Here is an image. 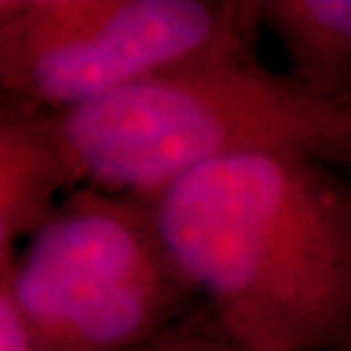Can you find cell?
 Listing matches in <instances>:
<instances>
[{"mask_svg":"<svg viewBox=\"0 0 351 351\" xmlns=\"http://www.w3.org/2000/svg\"><path fill=\"white\" fill-rule=\"evenodd\" d=\"M158 237L217 335L240 351L351 340V182L280 156L223 160L153 199Z\"/></svg>","mask_w":351,"mask_h":351,"instance_id":"1","label":"cell"},{"mask_svg":"<svg viewBox=\"0 0 351 351\" xmlns=\"http://www.w3.org/2000/svg\"><path fill=\"white\" fill-rule=\"evenodd\" d=\"M51 119L75 189L149 201L182 176L249 156L351 173V101L274 73L251 51L194 62Z\"/></svg>","mask_w":351,"mask_h":351,"instance_id":"2","label":"cell"},{"mask_svg":"<svg viewBox=\"0 0 351 351\" xmlns=\"http://www.w3.org/2000/svg\"><path fill=\"white\" fill-rule=\"evenodd\" d=\"M41 351H137L173 333L192 297L169 263L149 203L78 187L0 265Z\"/></svg>","mask_w":351,"mask_h":351,"instance_id":"3","label":"cell"},{"mask_svg":"<svg viewBox=\"0 0 351 351\" xmlns=\"http://www.w3.org/2000/svg\"><path fill=\"white\" fill-rule=\"evenodd\" d=\"M258 3L3 0L0 87L12 105L66 112L156 75L249 53Z\"/></svg>","mask_w":351,"mask_h":351,"instance_id":"4","label":"cell"},{"mask_svg":"<svg viewBox=\"0 0 351 351\" xmlns=\"http://www.w3.org/2000/svg\"><path fill=\"white\" fill-rule=\"evenodd\" d=\"M73 182L51 112L10 105L0 121V265L30 240Z\"/></svg>","mask_w":351,"mask_h":351,"instance_id":"5","label":"cell"},{"mask_svg":"<svg viewBox=\"0 0 351 351\" xmlns=\"http://www.w3.org/2000/svg\"><path fill=\"white\" fill-rule=\"evenodd\" d=\"M258 12L276 34L294 80L351 101V0H267Z\"/></svg>","mask_w":351,"mask_h":351,"instance_id":"6","label":"cell"},{"mask_svg":"<svg viewBox=\"0 0 351 351\" xmlns=\"http://www.w3.org/2000/svg\"><path fill=\"white\" fill-rule=\"evenodd\" d=\"M0 351H41L37 333L16 304L10 287L0 283Z\"/></svg>","mask_w":351,"mask_h":351,"instance_id":"7","label":"cell"},{"mask_svg":"<svg viewBox=\"0 0 351 351\" xmlns=\"http://www.w3.org/2000/svg\"><path fill=\"white\" fill-rule=\"evenodd\" d=\"M178 351H240V349L230 347L228 342H223L219 338V335H217L215 340H208V338H203L201 333L192 331V335H189L187 342Z\"/></svg>","mask_w":351,"mask_h":351,"instance_id":"8","label":"cell"},{"mask_svg":"<svg viewBox=\"0 0 351 351\" xmlns=\"http://www.w3.org/2000/svg\"><path fill=\"white\" fill-rule=\"evenodd\" d=\"M189 335H192V331H185V328H178V331L169 333V335H167V338L158 340V342H153V345H149V347L137 349V351H178V349L187 342Z\"/></svg>","mask_w":351,"mask_h":351,"instance_id":"9","label":"cell"},{"mask_svg":"<svg viewBox=\"0 0 351 351\" xmlns=\"http://www.w3.org/2000/svg\"><path fill=\"white\" fill-rule=\"evenodd\" d=\"M342 351H351V340L347 342V345H345V349H342Z\"/></svg>","mask_w":351,"mask_h":351,"instance_id":"10","label":"cell"}]
</instances>
